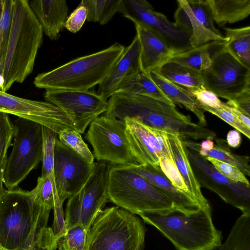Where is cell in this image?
Returning <instances> with one entry per match:
<instances>
[{
	"mask_svg": "<svg viewBox=\"0 0 250 250\" xmlns=\"http://www.w3.org/2000/svg\"><path fill=\"white\" fill-rule=\"evenodd\" d=\"M191 92L201 105L217 108L223 105V102L216 95L206 89Z\"/></svg>",
	"mask_w": 250,
	"mask_h": 250,
	"instance_id": "cell-43",
	"label": "cell"
},
{
	"mask_svg": "<svg viewBox=\"0 0 250 250\" xmlns=\"http://www.w3.org/2000/svg\"><path fill=\"white\" fill-rule=\"evenodd\" d=\"M85 138L98 161L110 165L138 164L130 149L124 121L104 115L99 116L90 124Z\"/></svg>",
	"mask_w": 250,
	"mask_h": 250,
	"instance_id": "cell-11",
	"label": "cell"
},
{
	"mask_svg": "<svg viewBox=\"0 0 250 250\" xmlns=\"http://www.w3.org/2000/svg\"><path fill=\"white\" fill-rule=\"evenodd\" d=\"M4 59L0 60V90L3 91V79L2 71L3 67Z\"/></svg>",
	"mask_w": 250,
	"mask_h": 250,
	"instance_id": "cell-49",
	"label": "cell"
},
{
	"mask_svg": "<svg viewBox=\"0 0 250 250\" xmlns=\"http://www.w3.org/2000/svg\"><path fill=\"white\" fill-rule=\"evenodd\" d=\"M31 250H47L44 248L40 246V245H36Z\"/></svg>",
	"mask_w": 250,
	"mask_h": 250,
	"instance_id": "cell-50",
	"label": "cell"
},
{
	"mask_svg": "<svg viewBox=\"0 0 250 250\" xmlns=\"http://www.w3.org/2000/svg\"><path fill=\"white\" fill-rule=\"evenodd\" d=\"M201 106L205 112L208 111L217 116L235 128L236 130L243 133L248 139L250 138V129L246 127L230 111L224 108L223 105L222 106L217 108H212L201 105Z\"/></svg>",
	"mask_w": 250,
	"mask_h": 250,
	"instance_id": "cell-41",
	"label": "cell"
},
{
	"mask_svg": "<svg viewBox=\"0 0 250 250\" xmlns=\"http://www.w3.org/2000/svg\"><path fill=\"white\" fill-rule=\"evenodd\" d=\"M146 229L135 214L118 206L101 210L89 229L84 250H144Z\"/></svg>",
	"mask_w": 250,
	"mask_h": 250,
	"instance_id": "cell-7",
	"label": "cell"
},
{
	"mask_svg": "<svg viewBox=\"0 0 250 250\" xmlns=\"http://www.w3.org/2000/svg\"><path fill=\"white\" fill-rule=\"evenodd\" d=\"M226 42L215 41L172 55L167 62H173L201 73L211 63L212 54ZM166 63V62H165Z\"/></svg>",
	"mask_w": 250,
	"mask_h": 250,
	"instance_id": "cell-27",
	"label": "cell"
},
{
	"mask_svg": "<svg viewBox=\"0 0 250 250\" xmlns=\"http://www.w3.org/2000/svg\"><path fill=\"white\" fill-rule=\"evenodd\" d=\"M140 54V42L136 35L131 43L125 48L122 56L109 75L99 85L97 93L107 101L124 79L141 70Z\"/></svg>",
	"mask_w": 250,
	"mask_h": 250,
	"instance_id": "cell-22",
	"label": "cell"
},
{
	"mask_svg": "<svg viewBox=\"0 0 250 250\" xmlns=\"http://www.w3.org/2000/svg\"><path fill=\"white\" fill-rule=\"evenodd\" d=\"M46 102L61 108L72 121L74 129L83 133L87 126L107 109V101L92 91L45 90Z\"/></svg>",
	"mask_w": 250,
	"mask_h": 250,
	"instance_id": "cell-15",
	"label": "cell"
},
{
	"mask_svg": "<svg viewBox=\"0 0 250 250\" xmlns=\"http://www.w3.org/2000/svg\"><path fill=\"white\" fill-rule=\"evenodd\" d=\"M227 41L225 46L236 58L250 67V26L224 27Z\"/></svg>",
	"mask_w": 250,
	"mask_h": 250,
	"instance_id": "cell-30",
	"label": "cell"
},
{
	"mask_svg": "<svg viewBox=\"0 0 250 250\" xmlns=\"http://www.w3.org/2000/svg\"><path fill=\"white\" fill-rule=\"evenodd\" d=\"M12 123L13 148L3 172V183L8 189L17 188L42 158V125L21 118Z\"/></svg>",
	"mask_w": 250,
	"mask_h": 250,
	"instance_id": "cell-8",
	"label": "cell"
},
{
	"mask_svg": "<svg viewBox=\"0 0 250 250\" xmlns=\"http://www.w3.org/2000/svg\"><path fill=\"white\" fill-rule=\"evenodd\" d=\"M219 250H250V212L237 219L226 241Z\"/></svg>",
	"mask_w": 250,
	"mask_h": 250,
	"instance_id": "cell-31",
	"label": "cell"
},
{
	"mask_svg": "<svg viewBox=\"0 0 250 250\" xmlns=\"http://www.w3.org/2000/svg\"><path fill=\"white\" fill-rule=\"evenodd\" d=\"M186 152L201 188L215 192L225 202L241 210L242 213L250 212V186L228 179L196 151L186 147Z\"/></svg>",
	"mask_w": 250,
	"mask_h": 250,
	"instance_id": "cell-13",
	"label": "cell"
},
{
	"mask_svg": "<svg viewBox=\"0 0 250 250\" xmlns=\"http://www.w3.org/2000/svg\"><path fill=\"white\" fill-rule=\"evenodd\" d=\"M29 5L46 36L52 41L57 40L68 18L66 1L33 0Z\"/></svg>",
	"mask_w": 250,
	"mask_h": 250,
	"instance_id": "cell-23",
	"label": "cell"
},
{
	"mask_svg": "<svg viewBox=\"0 0 250 250\" xmlns=\"http://www.w3.org/2000/svg\"><path fill=\"white\" fill-rule=\"evenodd\" d=\"M119 12L134 24L145 25L158 33L174 54L193 48L190 42L191 34L170 22L164 14L155 11L146 0H121Z\"/></svg>",
	"mask_w": 250,
	"mask_h": 250,
	"instance_id": "cell-12",
	"label": "cell"
},
{
	"mask_svg": "<svg viewBox=\"0 0 250 250\" xmlns=\"http://www.w3.org/2000/svg\"><path fill=\"white\" fill-rule=\"evenodd\" d=\"M86 231L83 227L77 226L67 230L65 234L57 240L59 250H84Z\"/></svg>",
	"mask_w": 250,
	"mask_h": 250,
	"instance_id": "cell-37",
	"label": "cell"
},
{
	"mask_svg": "<svg viewBox=\"0 0 250 250\" xmlns=\"http://www.w3.org/2000/svg\"><path fill=\"white\" fill-rule=\"evenodd\" d=\"M223 106L230 111L246 127L250 129V119L249 116L234 107L226 104L225 103H223Z\"/></svg>",
	"mask_w": 250,
	"mask_h": 250,
	"instance_id": "cell-45",
	"label": "cell"
},
{
	"mask_svg": "<svg viewBox=\"0 0 250 250\" xmlns=\"http://www.w3.org/2000/svg\"><path fill=\"white\" fill-rule=\"evenodd\" d=\"M109 167L106 162L95 163L93 172L83 187L68 198L64 219L66 230L79 226L88 231L102 208L109 202Z\"/></svg>",
	"mask_w": 250,
	"mask_h": 250,
	"instance_id": "cell-9",
	"label": "cell"
},
{
	"mask_svg": "<svg viewBox=\"0 0 250 250\" xmlns=\"http://www.w3.org/2000/svg\"><path fill=\"white\" fill-rule=\"evenodd\" d=\"M108 194L109 202L133 214L176 209L155 186L126 166L110 165Z\"/></svg>",
	"mask_w": 250,
	"mask_h": 250,
	"instance_id": "cell-6",
	"label": "cell"
},
{
	"mask_svg": "<svg viewBox=\"0 0 250 250\" xmlns=\"http://www.w3.org/2000/svg\"><path fill=\"white\" fill-rule=\"evenodd\" d=\"M4 163L5 162L0 165V198L3 194L5 190L3 186V172Z\"/></svg>",
	"mask_w": 250,
	"mask_h": 250,
	"instance_id": "cell-48",
	"label": "cell"
},
{
	"mask_svg": "<svg viewBox=\"0 0 250 250\" xmlns=\"http://www.w3.org/2000/svg\"><path fill=\"white\" fill-rule=\"evenodd\" d=\"M205 158L218 171L228 179L234 182L250 186V182L246 176L237 167L213 158Z\"/></svg>",
	"mask_w": 250,
	"mask_h": 250,
	"instance_id": "cell-40",
	"label": "cell"
},
{
	"mask_svg": "<svg viewBox=\"0 0 250 250\" xmlns=\"http://www.w3.org/2000/svg\"><path fill=\"white\" fill-rule=\"evenodd\" d=\"M125 48L115 42L104 49L76 58L38 74L34 84L45 90L88 91L105 80L122 56Z\"/></svg>",
	"mask_w": 250,
	"mask_h": 250,
	"instance_id": "cell-4",
	"label": "cell"
},
{
	"mask_svg": "<svg viewBox=\"0 0 250 250\" xmlns=\"http://www.w3.org/2000/svg\"><path fill=\"white\" fill-rule=\"evenodd\" d=\"M177 2L189 19L192 28L190 42L193 48L212 41L227 42V38L215 27L206 0H178Z\"/></svg>",
	"mask_w": 250,
	"mask_h": 250,
	"instance_id": "cell-18",
	"label": "cell"
},
{
	"mask_svg": "<svg viewBox=\"0 0 250 250\" xmlns=\"http://www.w3.org/2000/svg\"><path fill=\"white\" fill-rule=\"evenodd\" d=\"M188 148L196 151L203 157H209L228 163L237 167L245 176H250V158L247 155L233 153L226 140L215 137L213 149L206 151L200 148V143L189 139L183 140Z\"/></svg>",
	"mask_w": 250,
	"mask_h": 250,
	"instance_id": "cell-25",
	"label": "cell"
},
{
	"mask_svg": "<svg viewBox=\"0 0 250 250\" xmlns=\"http://www.w3.org/2000/svg\"><path fill=\"white\" fill-rule=\"evenodd\" d=\"M58 138L64 145L83 157L89 163H93L94 157L85 143L81 134L73 128H65L60 132Z\"/></svg>",
	"mask_w": 250,
	"mask_h": 250,
	"instance_id": "cell-34",
	"label": "cell"
},
{
	"mask_svg": "<svg viewBox=\"0 0 250 250\" xmlns=\"http://www.w3.org/2000/svg\"><path fill=\"white\" fill-rule=\"evenodd\" d=\"M225 103L250 116V90L245 91L234 100L228 101Z\"/></svg>",
	"mask_w": 250,
	"mask_h": 250,
	"instance_id": "cell-44",
	"label": "cell"
},
{
	"mask_svg": "<svg viewBox=\"0 0 250 250\" xmlns=\"http://www.w3.org/2000/svg\"><path fill=\"white\" fill-rule=\"evenodd\" d=\"M42 158L41 177H46L53 173L55 146L58 134L51 129L42 126Z\"/></svg>",
	"mask_w": 250,
	"mask_h": 250,
	"instance_id": "cell-35",
	"label": "cell"
},
{
	"mask_svg": "<svg viewBox=\"0 0 250 250\" xmlns=\"http://www.w3.org/2000/svg\"><path fill=\"white\" fill-rule=\"evenodd\" d=\"M134 24L140 45V70L149 74L166 62L174 53L158 33L145 25Z\"/></svg>",
	"mask_w": 250,
	"mask_h": 250,
	"instance_id": "cell-19",
	"label": "cell"
},
{
	"mask_svg": "<svg viewBox=\"0 0 250 250\" xmlns=\"http://www.w3.org/2000/svg\"><path fill=\"white\" fill-rule=\"evenodd\" d=\"M126 166L155 186L173 202L177 209L190 214L200 208L191 197L180 191L173 186L160 166L139 164Z\"/></svg>",
	"mask_w": 250,
	"mask_h": 250,
	"instance_id": "cell-20",
	"label": "cell"
},
{
	"mask_svg": "<svg viewBox=\"0 0 250 250\" xmlns=\"http://www.w3.org/2000/svg\"><path fill=\"white\" fill-rule=\"evenodd\" d=\"M213 21L220 27L234 23L250 14V0H206Z\"/></svg>",
	"mask_w": 250,
	"mask_h": 250,
	"instance_id": "cell-26",
	"label": "cell"
},
{
	"mask_svg": "<svg viewBox=\"0 0 250 250\" xmlns=\"http://www.w3.org/2000/svg\"><path fill=\"white\" fill-rule=\"evenodd\" d=\"M13 125L8 114L0 112V165L6 160L7 151L11 145Z\"/></svg>",
	"mask_w": 250,
	"mask_h": 250,
	"instance_id": "cell-39",
	"label": "cell"
},
{
	"mask_svg": "<svg viewBox=\"0 0 250 250\" xmlns=\"http://www.w3.org/2000/svg\"><path fill=\"white\" fill-rule=\"evenodd\" d=\"M125 132L132 154L141 165L160 166L159 157H171L163 131L135 118H125Z\"/></svg>",
	"mask_w": 250,
	"mask_h": 250,
	"instance_id": "cell-17",
	"label": "cell"
},
{
	"mask_svg": "<svg viewBox=\"0 0 250 250\" xmlns=\"http://www.w3.org/2000/svg\"><path fill=\"white\" fill-rule=\"evenodd\" d=\"M50 211L36 202L33 190L5 189L0 198V245L12 250H31L37 245L56 250L58 238L47 226Z\"/></svg>",
	"mask_w": 250,
	"mask_h": 250,
	"instance_id": "cell-1",
	"label": "cell"
},
{
	"mask_svg": "<svg viewBox=\"0 0 250 250\" xmlns=\"http://www.w3.org/2000/svg\"><path fill=\"white\" fill-rule=\"evenodd\" d=\"M87 10L83 5H79L67 18L64 28L72 33L78 32L86 20Z\"/></svg>",
	"mask_w": 250,
	"mask_h": 250,
	"instance_id": "cell-42",
	"label": "cell"
},
{
	"mask_svg": "<svg viewBox=\"0 0 250 250\" xmlns=\"http://www.w3.org/2000/svg\"><path fill=\"white\" fill-rule=\"evenodd\" d=\"M116 92L147 96L173 104L153 82L150 73L141 70L124 79Z\"/></svg>",
	"mask_w": 250,
	"mask_h": 250,
	"instance_id": "cell-29",
	"label": "cell"
},
{
	"mask_svg": "<svg viewBox=\"0 0 250 250\" xmlns=\"http://www.w3.org/2000/svg\"><path fill=\"white\" fill-rule=\"evenodd\" d=\"M214 142L210 139H207L200 144V148L206 151H209L214 147Z\"/></svg>",
	"mask_w": 250,
	"mask_h": 250,
	"instance_id": "cell-47",
	"label": "cell"
},
{
	"mask_svg": "<svg viewBox=\"0 0 250 250\" xmlns=\"http://www.w3.org/2000/svg\"><path fill=\"white\" fill-rule=\"evenodd\" d=\"M225 44L212 54L211 63L201 73V77L206 89L231 101L250 90V67L236 58Z\"/></svg>",
	"mask_w": 250,
	"mask_h": 250,
	"instance_id": "cell-10",
	"label": "cell"
},
{
	"mask_svg": "<svg viewBox=\"0 0 250 250\" xmlns=\"http://www.w3.org/2000/svg\"><path fill=\"white\" fill-rule=\"evenodd\" d=\"M159 162L161 170L173 186L180 191L193 198L175 165L172 156L159 157Z\"/></svg>",
	"mask_w": 250,
	"mask_h": 250,
	"instance_id": "cell-38",
	"label": "cell"
},
{
	"mask_svg": "<svg viewBox=\"0 0 250 250\" xmlns=\"http://www.w3.org/2000/svg\"><path fill=\"white\" fill-rule=\"evenodd\" d=\"M104 115L124 121L135 118L143 124L173 132L183 140H214V131L192 122L189 115L180 112L175 105L151 97L116 92L108 100Z\"/></svg>",
	"mask_w": 250,
	"mask_h": 250,
	"instance_id": "cell-2",
	"label": "cell"
},
{
	"mask_svg": "<svg viewBox=\"0 0 250 250\" xmlns=\"http://www.w3.org/2000/svg\"><path fill=\"white\" fill-rule=\"evenodd\" d=\"M156 228L177 250H214L222 244L221 232L214 226L211 209L199 208L185 213L177 209L139 214Z\"/></svg>",
	"mask_w": 250,
	"mask_h": 250,
	"instance_id": "cell-5",
	"label": "cell"
},
{
	"mask_svg": "<svg viewBox=\"0 0 250 250\" xmlns=\"http://www.w3.org/2000/svg\"><path fill=\"white\" fill-rule=\"evenodd\" d=\"M153 71L190 92L205 89L200 72L178 63L167 62Z\"/></svg>",
	"mask_w": 250,
	"mask_h": 250,
	"instance_id": "cell-28",
	"label": "cell"
},
{
	"mask_svg": "<svg viewBox=\"0 0 250 250\" xmlns=\"http://www.w3.org/2000/svg\"><path fill=\"white\" fill-rule=\"evenodd\" d=\"M150 75L161 91L174 105H183L196 116L199 125L205 127L207 125L205 111L190 91L169 81L155 71H151Z\"/></svg>",
	"mask_w": 250,
	"mask_h": 250,
	"instance_id": "cell-24",
	"label": "cell"
},
{
	"mask_svg": "<svg viewBox=\"0 0 250 250\" xmlns=\"http://www.w3.org/2000/svg\"><path fill=\"white\" fill-rule=\"evenodd\" d=\"M0 250H12L4 248L0 245Z\"/></svg>",
	"mask_w": 250,
	"mask_h": 250,
	"instance_id": "cell-51",
	"label": "cell"
},
{
	"mask_svg": "<svg viewBox=\"0 0 250 250\" xmlns=\"http://www.w3.org/2000/svg\"><path fill=\"white\" fill-rule=\"evenodd\" d=\"M121 2V0H83L80 4L86 9V21L104 25L119 12Z\"/></svg>",
	"mask_w": 250,
	"mask_h": 250,
	"instance_id": "cell-32",
	"label": "cell"
},
{
	"mask_svg": "<svg viewBox=\"0 0 250 250\" xmlns=\"http://www.w3.org/2000/svg\"><path fill=\"white\" fill-rule=\"evenodd\" d=\"M43 30L27 0H13V15L5 54L3 91L22 83L32 72Z\"/></svg>",
	"mask_w": 250,
	"mask_h": 250,
	"instance_id": "cell-3",
	"label": "cell"
},
{
	"mask_svg": "<svg viewBox=\"0 0 250 250\" xmlns=\"http://www.w3.org/2000/svg\"><path fill=\"white\" fill-rule=\"evenodd\" d=\"M173 160L191 195L200 208L211 209L203 195L188 160L183 139L173 132L163 130Z\"/></svg>",
	"mask_w": 250,
	"mask_h": 250,
	"instance_id": "cell-21",
	"label": "cell"
},
{
	"mask_svg": "<svg viewBox=\"0 0 250 250\" xmlns=\"http://www.w3.org/2000/svg\"><path fill=\"white\" fill-rule=\"evenodd\" d=\"M0 112L11 114L46 126L58 135L65 128L74 129L67 115L48 102L15 96L0 90Z\"/></svg>",
	"mask_w": 250,
	"mask_h": 250,
	"instance_id": "cell-16",
	"label": "cell"
},
{
	"mask_svg": "<svg viewBox=\"0 0 250 250\" xmlns=\"http://www.w3.org/2000/svg\"><path fill=\"white\" fill-rule=\"evenodd\" d=\"M36 202L41 206L51 210L58 196L53 173L46 177H39L36 187L32 190Z\"/></svg>",
	"mask_w": 250,
	"mask_h": 250,
	"instance_id": "cell-33",
	"label": "cell"
},
{
	"mask_svg": "<svg viewBox=\"0 0 250 250\" xmlns=\"http://www.w3.org/2000/svg\"><path fill=\"white\" fill-rule=\"evenodd\" d=\"M13 0H0V60L6 51L13 15Z\"/></svg>",
	"mask_w": 250,
	"mask_h": 250,
	"instance_id": "cell-36",
	"label": "cell"
},
{
	"mask_svg": "<svg viewBox=\"0 0 250 250\" xmlns=\"http://www.w3.org/2000/svg\"><path fill=\"white\" fill-rule=\"evenodd\" d=\"M95 163H89L59 140L55 146L53 174L58 197L63 203L78 192L91 176Z\"/></svg>",
	"mask_w": 250,
	"mask_h": 250,
	"instance_id": "cell-14",
	"label": "cell"
},
{
	"mask_svg": "<svg viewBox=\"0 0 250 250\" xmlns=\"http://www.w3.org/2000/svg\"><path fill=\"white\" fill-rule=\"evenodd\" d=\"M241 137L240 132L237 130H231L227 135V143L229 147L237 148L241 143Z\"/></svg>",
	"mask_w": 250,
	"mask_h": 250,
	"instance_id": "cell-46",
	"label": "cell"
}]
</instances>
